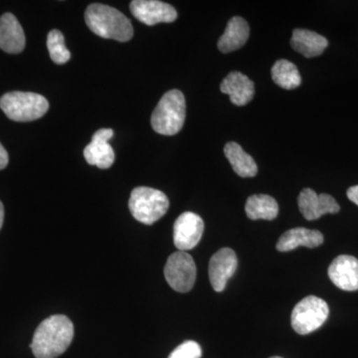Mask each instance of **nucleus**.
<instances>
[{"instance_id": "obj_26", "label": "nucleus", "mask_w": 358, "mask_h": 358, "mask_svg": "<svg viewBox=\"0 0 358 358\" xmlns=\"http://www.w3.org/2000/svg\"><path fill=\"white\" fill-rule=\"evenodd\" d=\"M4 220V207L2 202L0 201V229H1L2 225H3Z\"/></svg>"}, {"instance_id": "obj_24", "label": "nucleus", "mask_w": 358, "mask_h": 358, "mask_svg": "<svg viewBox=\"0 0 358 358\" xmlns=\"http://www.w3.org/2000/svg\"><path fill=\"white\" fill-rule=\"evenodd\" d=\"M8 154H7L6 148L0 143V171L6 169L8 164Z\"/></svg>"}, {"instance_id": "obj_1", "label": "nucleus", "mask_w": 358, "mask_h": 358, "mask_svg": "<svg viewBox=\"0 0 358 358\" xmlns=\"http://www.w3.org/2000/svg\"><path fill=\"white\" fill-rule=\"evenodd\" d=\"M74 338V326L64 315L47 317L37 327L30 345L36 358H57L69 348Z\"/></svg>"}, {"instance_id": "obj_19", "label": "nucleus", "mask_w": 358, "mask_h": 358, "mask_svg": "<svg viewBox=\"0 0 358 358\" xmlns=\"http://www.w3.org/2000/svg\"><path fill=\"white\" fill-rule=\"evenodd\" d=\"M224 154L229 160L235 173L241 178H254L258 173V166L255 160L249 154L244 152L241 145L234 141L226 143Z\"/></svg>"}, {"instance_id": "obj_5", "label": "nucleus", "mask_w": 358, "mask_h": 358, "mask_svg": "<svg viewBox=\"0 0 358 358\" xmlns=\"http://www.w3.org/2000/svg\"><path fill=\"white\" fill-rule=\"evenodd\" d=\"M169 207V200L164 192L145 186L134 188L129 200L131 215L145 225H152L164 217Z\"/></svg>"}, {"instance_id": "obj_7", "label": "nucleus", "mask_w": 358, "mask_h": 358, "mask_svg": "<svg viewBox=\"0 0 358 358\" xmlns=\"http://www.w3.org/2000/svg\"><path fill=\"white\" fill-rule=\"evenodd\" d=\"M196 265L189 254L178 251L169 256L164 267L167 284L178 293H187L196 281Z\"/></svg>"}, {"instance_id": "obj_27", "label": "nucleus", "mask_w": 358, "mask_h": 358, "mask_svg": "<svg viewBox=\"0 0 358 358\" xmlns=\"http://www.w3.org/2000/svg\"><path fill=\"white\" fill-rule=\"evenodd\" d=\"M271 358H282V357H271Z\"/></svg>"}, {"instance_id": "obj_6", "label": "nucleus", "mask_w": 358, "mask_h": 358, "mask_svg": "<svg viewBox=\"0 0 358 358\" xmlns=\"http://www.w3.org/2000/svg\"><path fill=\"white\" fill-rule=\"evenodd\" d=\"M329 308L326 301L315 296H308L296 303L292 313V327L299 334L317 331L329 317Z\"/></svg>"}, {"instance_id": "obj_8", "label": "nucleus", "mask_w": 358, "mask_h": 358, "mask_svg": "<svg viewBox=\"0 0 358 358\" xmlns=\"http://www.w3.org/2000/svg\"><path fill=\"white\" fill-rule=\"evenodd\" d=\"M204 232L202 218L193 212L181 214L173 226V242L179 251H189L201 240Z\"/></svg>"}, {"instance_id": "obj_15", "label": "nucleus", "mask_w": 358, "mask_h": 358, "mask_svg": "<svg viewBox=\"0 0 358 358\" xmlns=\"http://www.w3.org/2000/svg\"><path fill=\"white\" fill-rule=\"evenodd\" d=\"M222 93L230 96L231 103L238 107L247 105L255 95V85L246 75L231 72L220 85Z\"/></svg>"}, {"instance_id": "obj_25", "label": "nucleus", "mask_w": 358, "mask_h": 358, "mask_svg": "<svg viewBox=\"0 0 358 358\" xmlns=\"http://www.w3.org/2000/svg\"><path fill=\"white\" fill-rule=\"evenodd\" d=\"M348 197L350 201H352L353 203L357 204L358 206V185L352 186V187L348 188Z\"/></svg>"}, {"instance_id": "obj_21", "label": "nucleus", "mask_w": 358, "mask_h": 358, "mask_svg": "<svg viewBox=\"0 0 358 358\" xmlns=\"http://www.w3.org/2000/svg\"><path fill=\"white\" fill-rule=\"evenodd\" d=\"M272 79L282 89L294 90L301 84L298 68L288 60H278L272 68Z\"/></svg>"}, {"instance_id": "obj_16", "label": "nucleus", "mask_w": 358, "mask_h": 358, "mask_svg": "<svg viewBox=\"0 0 358 358\" xmlns=\"http://www.w3.org/2000/svg\"><path fill=\"white\" fill-rule=\"evenodd\" d=\"M324 243V235L317 230L307 228H294L282 235L277 243L280 252H289L298 247L317 248Z\"/></svg>"}, {"instance_id": "obj_12", "label": "nucleus", "mask_w": 358, "mask_h": 358, "mask_svg": "<svg viewBox=\"0 0 358 358\" xmlns=\"http://www.w3.org/2000/svg\"><path fill=\"white\" fill-rule=\"evenodd\" d=\"M113 136L114 131L110 129H101L94 134L91 143L84 150L85 159L89 164L101 169H107L113 166L115 152L109 143Z\"/></svg>"}, {"instance_id": "obj_9", "label": "nucleus", "mask_w": 358, "mask_h": 358, "mask_svg": "<svg viewBox=\"0 0 358 358\" xmlns=\"http://www.w3.org/2000/svg\"><path fill=\"white\" fill-rule=\"evenodd\" d=\"M129 8L136 20L148 26L173 22L178 18L173 6L159 0H134Z\"/></svg>"}, {"instance_id": "obj_3", "label": "nucleus", "mask_w": 358, "mask_h": 358, "mask_svg": "<svg viewBox=\"0 0 358 358\" xmlns=\"http://www.w3.org/2000/svg\"><path fill=\"white\" fill-rule=\"evenodd\" d=\"M186 115L185 98L179 90L166 92L152 113V129L164 136L178 134L185 124Z\"/></svg>"}, {"instance_id": "obj_11", "label": "nucleus", "mask_w": 358, "mask_h": 358, "mask_svg": "<svg viewBox=\"0 0 358 358\" xmlns=\"http://www.w3.org/2000/svg\"><path fill=\"white\" fill-rule=\"evenodd\" d=\"M238 267L236 254L230 248H222L211 257L209 262V280L214 291L223 292L228 280Z\"/></svg>"}, {"instance_id": "obj_4", "label": "nucleus", "mask_w": 358, "mask_h": 358, "mask_svg": "<svg viewBox=\"0 0 358 358\" xmlns=\"http://www.w3.org/2000/svg\"><path fill=\"white\" fill-rule=\"evenodd\" d=\"M0 108L14 122H32L43 117L49 110L46 98L31 92H10L0 99Z\"/></svg>"}, {"instance_id": "obj_13", "label": "nucleus", "mask_w": 358, "mask_h": 358, "mask_svg": "<svg viewBox=\"0 0 358 358\" xmlns=\"http://www.w3.org/2000/svg\"><path fill=\"white\" fill-rule=\"evenodd\" d=\"M329 277L338 288L343 291H357V259L348 255L336 257L329 266Z\"/></svg>"}, {"instance_id": "obj_10", "label": "nucleus", "mask_w": 358, "mask_h": 358, "mask_svg": "<svg viewBox=\"0 0 358 358\" xmlns=\"http://www.w3.org/2000/svg\"><path fill=\"white\" fill-rule=\"evenodd\" d=\"M299 208L307 220H317L326 214L338 213L341 207L336 200L329 194H317L315 190L305 188L298 199Z\"/></svg>"}, {"instance_id": "obj_22", "label": "nucleus", "mask_w": 358, "mask_h": 358, "mask_svg": "<svg viewBox=\"0 0 358 358\" xmlns=\"http://www.w3.org/2000/svg\"><path fill=\"white\" fill-rule=\"evenodd\" d=\"M47 48L52 61L55 64H65L70 60V51L66 48L64 36L59 30L54 29L49 32L47 37Z\"/></svg>"}, {"instance_id": "obj_17", "label": "nucleus", "mask_w": 358, "mask_h": 358, "mask_svg": "<svg viewBox=\"0 0 358 358\" xmlns=\"http://www.w3.org/2000/svg\"><path fill=\"white\" fill-rule=\"evenodd\" d=\"M250 27L244 18L235 16L231 18L225 32L218 40V49L222 53L238 50L248 41Z\"/></svg>"}, {"instance_id": "obj_23", "label": "nucleus", "mask_w": 358, "mask_h": 358, "mask_svg": "<svg viewBox=\"0 0 358 358\" xmlns=\"http://www.w3.org/2000/svg\"><path fill=\"white\" fill-rule=\"evenodd\" d=\"M201 348L196 341H187L178 345L169 358H201Z\"/></svg>"}, {"instance_id": "obj_18", "label": "nucleus", "mask_w": 358, "mask_h": 358, "mask_svg": "<svg viewBox=\"0 0 358 358\" xmlns=\"http://www.w3.org/2000/svg\"><path fill=\"white\" fill-rule=\"evenodd\" d=\"M291 46L307 58L322 55L329 41L322 35L307 29H294L291 39Z\"/></svg>"}, {"instance_id": "obj_20", "label": "nucleus", "mask_w": 358, "mask_h": 358, "mask_svg": "<svg viewBox=\"0 0 358 358\" xmlns=\"http://www.w3.org/2000/svg\"><path fill=\"white\" fill-rule=\"evenodd\" d=\"M245 211L251 220H274L279 214V205L270 195H252L247 199Z\"/></svg>"}, {"instance_id": "obj_2", "label": "nucleus", "mask_w": 358, "mask_h": 358, "mask_svg": "<svg viewBox=\"0 0 358 358\" xmlns=\"http://www.w3.org/2000/svg\"><path fill=\"white\" fill-rule=\"evenodd\" d=\"M85 21L92 32L106 39L127 42L134 35V27L127 18L114 7L94 3L85 13Z\"/></svg>"}, {"instance_id": "obj_14", "label": "nucleus", "mask_w": 358, "mask_h": 358, "mask_svg": "<svg viewBox=\"0 0 358 358\" xmlns=\"http://www.w3.org/2000/svg\"><path fill=\"white\" fill-rule=\"evenodd\" d=\"M25 34L20 21L13 13H4L0 17V49L9 54L24 50Z\"/></svg>"}]
</instances>
